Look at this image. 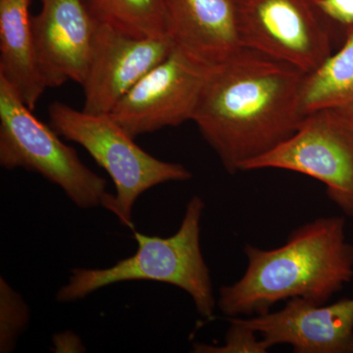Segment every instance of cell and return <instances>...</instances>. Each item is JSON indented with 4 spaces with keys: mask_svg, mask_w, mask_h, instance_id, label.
Here are the masks:
<instances>
[{
    "mask_svg": "<svg viewBox=\"0 0 353 353\" xmlns=\"http://www.w3.org/2000/svg\"><path fill=\"white\" fill-rule=\"evenodd\" d=\"M304 75L248 48L215 66L192 121L228 173L243 171L296 132L304 119L299 108Z\"/></svg>",
    "mask_w": 353,
    "mask_h": 353,
    "instance_id": "6da1fadb",
    "label": "cell"
},
{
    "mask_svg": "<svg viewBox=\"0 0 353 353\" xmlns=\"http://www.w3.org/2000/svg\"><path fill=\"white\" fill-rule=\"evenodd\" d=\"M245 254L243 275L219 290L217 306L229 318L265 314L296 297L326 303L353 280V245L343 216L305 223L272 250L246 245Z\"/></svg>",
    "mask_w": 353,
    "mask_h": 353,
    "instance_id": "7a4b0ae2",
    "label": "cell"
},
{
    "mask_svg": "<svg viewBox=\"0 0 353 353\" xmlns=\"http://www.w3.org/2000/svg\"><path fill=\"white\" fill-rule=\"evenodd\" d=\"M205 203L194 196L188 203L182 223L169 238L148 236L134 231L138 250L131 257L105 269L76 268L57 294L60 303H73L92 292L128 281H155L180 288L192 297L197 313L211 318L217 301L210 270L202 255L201 223Z\"/></svg>",
    "mask_w": 353,
    "mask_h": 353,
    "instance_id": "3957f363",
    "label": "cell"
},
{
    "mask_svg": "<svg viewBox=\"0 0 353 353\" xmlns=\"http://www.w3.org/2000/svg\"><path fill=\"white\" fill-rule=\"evenodd\" d=\"M48 115L50 127L60 137L82 145L108 172L116 189L108 210L132 231V208L143 192L192 178L183 165L158 159L139 148L110 114L90 113L53 102Z\"/></svg>",
    "mask_w": 353,
    "mask_h": 353,
    "instance_id": "277c9868",
    "label": "cell"
},
{
    "mask_svg": "<svg viewBox=\"0 0 353 353\" xmlns=\"http://www.w3.org/2000/svg\"><path fill=\"white\" fill-rule=\"evenodd\" d=\"M59 137L0 78V165L7 170L36 172L61 188L79 208L101 205L108 210L114 196L106 190L108 183Z\"/></svg>",
    "mask_w": 353,
    "mask_h": 353,
    "instance_id": "5b68a950",
    "label": "cell"
},
{
    "mask_svg": "<svg viewBox=\"0 0 353 353\" xmlns=\"http://www.w3.org/2000/svg\"><path fill=\"white\" fill-rule=\"evenodd\" d=\"M281 169L319 181L330 201L353 219V121L338 111L306 115L296 132L243 171Z\"/></svg>",
    "mask_w": 353,
    "mask_h": 353,
    "instance_id": "8992f818",
    "label": "cell"
},
{
    "mask_svg": "<svg viewBox=\"0 0 353 353\" xmlns=\"http://www.w3.org/2000/svg\"><path fill=\"white\" fill-rule=\"evenodd\" d=\"M214 68L176 46L121 99L111 117L132 139L192 121Z\"/></svg>",
    "mask_w": 353,
    "mask_h": 353,
    "instance_id": "52a82bcc",
    "label": "cell"
},
{
    "mask_svg": "<svg viewBox=\"0 0 353 353\" xmlns=\"http://www.w3.org/2000/svg\"><path fill=\"white\" fill-rule=\"evenodd\" d=\"M243 48L259 51L307 74L334 46L310 0H233Z\"/></svg>",
    "mask_w": 353,
    "mask_h": 353,
    "instance_id": "ba28073f",
    "label": "cell"
},
{
    "mask_svg": "<svg viewBox=\"0 0 353 353\" xmlns=\"http://www.w3.org/2000/svg\"><path fill=\"white\" fill-rule=\"evenodd\" d=\"M175 46L170 34L137 38L99 22L81 85L85 94L83 110L110 114L121 99Z\"/></svg>",
    "mask_w": 353,
    "mask_h": 353,
    "instance_id": "9c48e42d",
    "label": "cell"
},
{
    "mask_svg": "<svg viewBox=\"0 0 353 353\" xmlns=\"http://www.w3.org/2000/svg\"><path fill=\"white\" fill-rule=\"evenodd\" d=\"M239 318L271 348L288 345L296 353H353V296L323 304L296 297L281 310Z\"/></svg>",
    "mask_w": 353,
    "mask_h": 353,
    "instance_id": "30bf717a",
    "label": "cell"
},
{
    "mask_svg": "<svg viewBox=\"0 0 353 353\" xmlns=\"http://www.w3.org/2000/svg\"><path fill=\"white\" fill-rule=\"evenodd\" d=\"M32 16L39 69L48 88L65 83L82 85L99 22L85 0H41Z\"/></svg>",
    "mask_w": 353,
    "mask_h": 353,
    "instance_id": "8fae6325",
    "label": "cell"
},
{
    "mask_svg": "<svg viewBox=\"0 0 353 353\" xmlns=\"http://www.w3.org/2000/svg\"><path fill=\"white\" fill-rule=\"evenodd\" d=\"M167 31L181 50L217 66L241 48L233 0H164Z\"/></svg>",
    "mask_w": 353,
    "mask_h": 353,
    "instance_id": "7c38bea8",
    "label": "cell"
},
{
    "mask_svg": "<svg viewBox=\"0 0 353 353\" xmlns=\"http://www.w3.org/2000/svg\"><path fill=\"white\" fill-rule=\"evenodd\" d=\"M32 0H0V78L34 111L48 85L37 57Z\"/></svg>",
    "mask_w": 353,
    "mask_h": 353,
    "instance_id": "4fadbf2b",
    "label": "cell"
},
{
    "mask_svg": "<svg viewBox=\"0 0 353 353\" xmlns=\"http://www.w3.org/2000/svg\"><path fill=\"white\" fill-rule=\"evenodd\" d=\"M299 108L304 117L327 109L353 121V34L317 69L304 75Z\"/></svg>",
    "mask_w": 353,
    "mask_h": 353,
    "instance_id": "5bb4252c",
    "label": "cell"
},
{
    "mask_svg": "<svg viewBox=\"0 0 353 353\" xmlns=\"http://www.w3.org/2000/svg\"><path fill=\"white\" fill-rule=\"evenodd\" d=\"M97 22L137 38L169 34L164 0H85Z\"/></svg>",
    "mask_w": 353,
    "mask_h": 353,
    "instance_id": "9a60e30c",
    "label": "cell"
},
{
    "mask_svg": "<svg viewBox=\"0 0 353 353\" xmlns=\"http://www.w3.org/2000/svg\"><path fill=\"white\" fill-rule=\"evenodd\" d=\"M29 306L4 278L0 279V352L15 350L18 339L28 328Z\"/></svg>",
    "mask_w": 353,
    "mask_h": 353,
    "instance_id": "2e32d148",
    "label": "cell"
},
{
    "mask_svg": "<svg viewBox=\"0 0 353 353\" xmlns=\"http://www.w3.org/2000/svg\"><path fill=\"white\" fill-rule=\"evenodd\" d=\"M230 327L222 345L194 343V353H266L271 350L266 341L240 318H230Z\"/></svg>",
    "mask_w": 353,
    "mask_h": 353,
    "instance_id": "e0dca14e",
    "label": "cell"
},
{
    "mask_svg": "<svg viewBox=\"0 0 353 353\" xmlns=\"http://www.w3.org/2000/svg\"><path fill=\"white\" fill-rule=\"evenodd\" d=\"M318 19L328 32L334 48L353 34V0H310Z\"/></svg>",
    "mask_w": 353,
    "mask_h": 353,
    "instance_id": "ac0fdd59",
    "label": "cell"
}]
</instances>
